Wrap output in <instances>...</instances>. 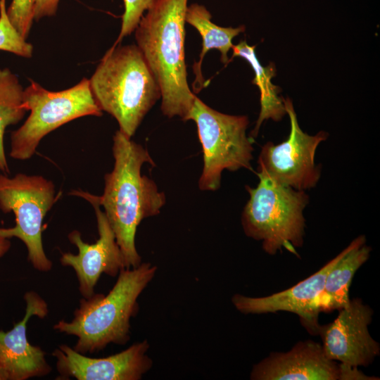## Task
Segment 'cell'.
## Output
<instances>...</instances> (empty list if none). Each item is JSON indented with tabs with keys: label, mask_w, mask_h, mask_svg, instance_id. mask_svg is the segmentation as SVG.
Segmentation results:
<instances>
[{
	"label": "cell",
	"mask_w": 380,
	"mask_h": 380,
	"mask_svg": "<svg viewBox=\"0 0 380 380\" xmlns=\"http://www.w3.org/2000/svg\"><path fill=\"white\" fill-rule=\"evenodd\" d=\"M113 153L114 167L105 175L103 195L95 197L104 208L125 269L135 268L141 263L135 246L137 227L144 219L160 213L165 196L151 179L141 175L144 163L155 165L148 151L120 129L113 137Z\"/></svg>",
	"instance_id": "cell-1"
},
{
	"label": "cell",
	"mask_w": 380,
	"mask_h": 380,
	"mask_svg": "<svg viewBox=\"0 0 380 380\" xmlns=\"http://www.w3.org/2000/svg\"><path fill=\"white\" fill-rule=\"evenodd\" d=\"M188 0H153L135 29L140 49L160 89L161 110L185 121L196 95L185 63V14Z\"/></svg>",
	"instance_id": "cell-2"
},
{
	"label": "cell",
	"mask_w": 380,
	"mask_h": 380,
	"mask_svg": "<svg viewBox=\"0 0 380 380\" xmlns=\"http://www.w3.org/2000/svg\"><path fill=\"white\" fill-rule=\"evenodd\" d=\"M156 272L157 267L150 262L122 269L107 295L94 293L81 299L73 319L59 321L53 329L76 336L74 349L82 354L101 350L110 343L125 344L130 338V319L138 311V298Z\"/></svg>",
	"instance_id": "cell-3"
},
{
	"label": "cell",
	"mask_w": 380,
	"mask_h": 380,
	"mask_svg": "<svg viewBox=\"0 0 380 380\" xmlns=\"http://www.w3.org/2000/svg\"><path fill=\"white\" fill-rule=\"evenodd\" d=\"M94 98L129 138L160 99L159 85L135 44L112 46L89 80Z\"/></svg>",
	"instance_id": "cell-4"
},
{
	"label": "cell",
	"mask_w": 380,
	"mask_h": 380,
	"mask_svg": "<svg viewBox=\"0 0 380 380\" xmlns=\"http://www.w3.org/2000/svg\"><path fill=\"white\" fill-rule=\"evenodd\" d=\"M256 187L246 186L249 199L241 215V224L248 237L262 241V249L275 255L283 248L298 255L303 244L305 220L303 211L309 202L305 191L279 184L257 173Z\"/></svg>",
	"instance_id": "cell-5"
},
{
	"label": "cell",
	"mask_w": 380,
	"mask_h": 380,
	"mask_svg": "<svg viewBox=\"0 0 380 380\" xmlns=\"http://www.w3.org/2000/svg\"><path fill=\"white\" fill-rule=\"evenodd\" d=\"M23 106L30 114L11 135L10 156L17 160L31 158L42 138L61 125L87 115H102L87 78L60 91L46 90L32 81L24 89Z\"/></svg>",
	"instance_id": "cell-6"
},
{
	"label": "cell",
	"mask_w": 380,
	"mask_h": 380,
	"mask_svg": "<svg viewBox=\"0 0 380 380\" xmlns=\"http://www.w3.org/2000/svg\"><path fill=\"white\" fill-rule=\"evenodd\" d=\"M188 120L196 123L203 150V168L198 182L201 190L218 189L224 170H252L253 148L251 139L246 135L247 116L218 112L196 96L185 120Z\"/></svg>",
	"instance_id": "cell-7"
},
{
	"label": "cell",
	"mask_w": 380,
	"mask_h": 380,
	"mask_svg": "<svg viewBox=\"0 0 380 380\" xmlns=\"http://www.w3.org/2000/svg\"><path fill=\"white\" fill-rule=\"evenodd\" d=\"M54 202V184L42 176L18 173L10 178L0 174V208L5 213L13 211L15 217L13 227L0 228V237L20 239L27 248L28 260L42 272L52 267L42 235L44 218Z\"/></svg>",
	"instance_id": "cell-8"
},
{
	"label": "cell",
	"mask_w": 380,
	"mask_h": 380,
	"mask_svg": "<svg viewBox=\"0 0 380 380\" xmlns=\"http://www.w3.org/2000/svg\"><path fill=\"white\" fill-rule=\"evenodd\" d=\"M284 103L290 119L289 136L280 144L269 141L264 144L258 156L257 173L279 184L305 191L315 187L319 180L321 166L315 164V153L328 134L324 132L315 135L304 132L291 100L284 99Z\"/></svg>",
	"instance_id": "cell-9"
},
{
	"label": "cell",
	"mask_w": 380,
	"mask_h": 380,
	"mask_svg": "<svg viewBox=\"0 0 380 380\" xmlns=\"http://www.w3.org/2000/svg\"><path fill=\"white\" fill-rule=\"evenodd\" d=\"M70 194L80 196L92 205L99 236L94 243L89 244L82 240L78 231H72L68 239L77 247L78 253L76 255L63 253L60 261L63 266L71 267L75 270L80 293L84 298H89L94 294L95 285L103 273L116 277L125 269L123 257L114 232L95 195L79 190H73Z\"/></svg>",
	"instance_id": "cell-10"
},
{
	"label": "cell",
	"mask_w": 380,
	"mask_h": 380,
	"mask_svg": "<svg viewBox=\"0 0 380 380\" xmlns=\"http://www.w3.org/2000/svg\"><path fill=\"white\" fill-rule=\"evenodd\" d=\"M372 315L373 310L360 298L350 300L331 323L320 326L325 355L346 367L369 365L380 353L379 343L368 330Z\"/></svg>",
	"instance_id": "cell-11"
},
{
	"label": "cell",
	"mask_w": 380,
	"mask_h": 380,
	"mask_svg": "<svg viewBox=\"0 0 380 380\" xmlns=\"http://www.w3.org/2000/svg\"><path fill=\"white\" fill-rule=\"evenodd\" d=\"M147 340L101 358L85 356L63 344L53 352L61 376L77 380H139L152 367Z\"/></svg>",
	"instance_id": "cell-12"
},
{
	"label": "cell",
	"mask_w": 380,
	"mask_h": 380,
	"mask_svg": "<svg viewBox=\"0 0 380 380\" xmlns=\"http://www.w3.org/2000/svg\"><path fill=\"white\" fill-rule=\"evenodd\" d=\"M339 253L317 272L295 286L265 297H248L236 293L232 302L244 314H263L286 311L296 314L308 331L317 335L320 328L318 315L320 298L326 277L338 259Z\"/></svg>",
	"instance_id": "cell-13"
},
{
	"label": "cell",
	"mask_w": 380,
	"mask_h": 380,
	"mask_svg": "<svg viewBox=\"0 0 380 380\" xmlns=\"http://www.w3.org/2000/svg\"><path fill=\"white\" fill-rule=\"evenodd\" d=\"M252 380L342 379L340 365L329 360L322 346L308 340L286 353H272L253 367Z\"/></svg>",
	"instance_id": "cell-14"
},
{
	"label": "cell",
	"mask_w": 380,
	"mask_h": 380,
	"mask_svg": "<svg viewBox=\"0 0 380 380\" xmlns=\"http://www.w3.org/2000/svg\"><path fill=\"white\" fill-rule=\"evenodd\" d=\"M25 314L8 331H0V366L11 380H25L49 374L51 367L44 352L31 345L26 336L27 324L32 316L44 318L48 314L46 303L37 293L25 294Z\"/></svg>",
	"instance_id": "cell-15"
},
{
	"label": "cell",
	"mask_w": 380,
	"mask_h": 380,
	"mask_svg": "<svg viewBox=\"0 0 380 380\" xmlns=\"http://www.w3.org/2000/svg\"><path fill=\"white\" fill-rule=\"evenodd\" d=\"M371 248L360 235L340 253L329 272L320 298V311L340 310L350 303L349 288L357 270L368 260Z\"/></svg>",
	"instance_id": "cell-16"
},
{
	"label": "cell",
	"mask_w": 380,
	"mask_h": 380,
	"mask_svg": "<svg viewBox=\"0 0 380 380\" xmlns=\"http://www.w3.org/2000/svg\"><path fill=\"white\" fill-rule=\"evenodd\" d=\"M211 18L210 13L203 5L192 4L187 6L185 21L197 30L203 41L199 60L193 65L195 79L192 87L194 93H198L205 86L201 65L205 54L210 49H217L221 53V61L227 65L230 61L228 52L234 46L232 39L245 30L243 25L237 27L218 26L211 21Z\"/></svg>",
	"instance_id": "cell-17"
},
{
	"label": "cell",
	"mask_w": 380,
	"mask_h": 380,
	"mask_svg": "<svg viewBox=\"0 0 380 380\" xmlns=\"http://www.w3.org/2000/svg\"><path fill=\"white\" fill-rule=\"evenodd\" d=\"M255 46L248 45L246 41L240 42L232 47V58L239 56L247 61L252 67L255 77L252 83L256 84L260 92V112L251 137L258 135L262 122L267 119L279 121L286 114L284 100L278 96L277 87L271 82L274 70L271 65L262 67L258 61Z\"/></svg>",
	"instance_id": "cell-18"
},
{
	"label": "cell",
	"mask_w": 380,
	"mask_h": 380,
	"mask_svg": "<svg viewBox=\"0 0 380 380\" xmlns=\"http://www.w3.org/2000/svg\"><path fill=\"white\" fill-rule=\"evenodd\" d=\"M24 89L18 77L8 68L0 69V172H10L4 136L6 128L20 121L27 111L23 106Z\"/></svg>",
	"instance_id": "cell-19"
},
{
	"label": "cell",
	"mask_w": 380,
	"mask_h": 380,
	"mask_svg": "<svg viewBox=\"0 0 380 380\" xmlns=\"http://www.w3.org/2000/svg\"><path fill=\"white\" fill-rule=\"evenodd\" d=\"M0 50L23 58H31L33 46L26 42L10 22L6 7V0H0Z\"/></svg>",
	"instance_id": "cell-20"
},
{
	"label": "cell",
	"mask_w": 380,
	"mask_h": 380,
	"mask_svg": "<svg viewBox=\"0 0 380 380\" xmlns=\"http://www.w3.org/2000/svg\"><path fill=\"white\" fill-rule=\"evenodd\" d=\"M34 0H12L6 8L8 18L17 32L27 39L34 20Z\"/></svg>",
	"instance_id": "cell-21"
},
{
	"label": "cell",
	"mask_w": 380,
	"mask_h": 380,
	"mask_svg": "<svg viewBox=\"0 0 380 380\" xmlns=\"http://www.w3.org/2000/svg\"><path fill=\"white\" fill-rule=\"evenodd\" d=\"M153 0H123L125 11L122 16L120 34L113 46L120 44L124 37L134 32L144 13Z\"/></svg>",
	"instance_id": "cell-22"
},
{
	"label": "cell",
	"mask_w": 380,
	"mask_h": 380,
	"mask_svg": "<svg viewBox=\"0 0 380 380\" xmlns=\"http://www.w3.org/2000/svg\"><path fill=\"white\" fill-rule=\"evenodd\" d=\"M60 0H34V20L54 15Z\"/></svg>",
	"instance_id": "cell-23"
},
{
	"label": "cell",
	"mask_w": 380,
	"mask_h": 380,
	"mask_svg": "<svg viewBox=\"0 0 380 380\" xmlns=\"http://www.w3.org/2000/svg\"><path fill=\"white\" fill-rule=\"evenodd\" d=\"M11 243L8 239L0 237V258L9 249Z\"/></svg>",
	"instance_id": "cell-24"
},
{
	"label": "cell",
	"mask_w": 380,
	"mask_h": 380,
	"mask_svg": "<svg viewBox=\"0 0 380 380\" xmlns=\"http://www.w3.org/2000/svg\"><path fill=\"white\" fill-rule=\"evenodd\" d=\"M8 379V376L4 369L0 366V380Z\"/></svg>",
	"instance_id": "cell-25"
}]
</instances>
